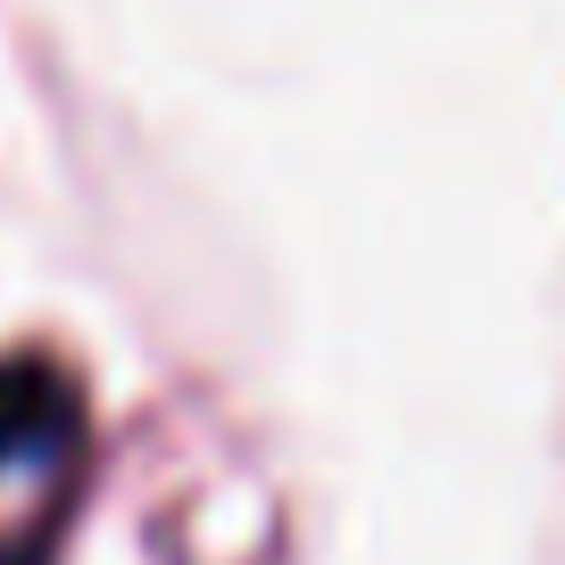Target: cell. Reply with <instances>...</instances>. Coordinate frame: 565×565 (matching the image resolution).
<instances>
[{"label":"cell","mask_w":565,"mask_h":565,"mask_svg":"<svg viewBox=\"0 0 565 565\" xmlns=\"http://www.w3.org/2000/svg\"><path fill=\"white\" fill-rule=\"evenodd\" d=\"M84 475V399L58 366H0V565H42Z\"/></svg>","instance_id":"obj_1"}]
</instances>
